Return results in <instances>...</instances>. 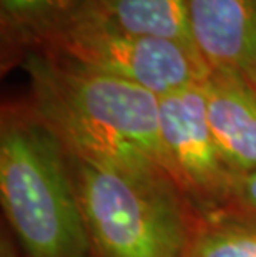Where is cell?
Listing matches in <instances>:
<instances>
[{"label":"cell","mask_w":256,"mask_h":257,"mask_svg":"<svg viewBox=\"0 0 256 257\" xmlns=\"http://www.w3.org/2000/svg\"><path fill=\"white\" fill-rule=\"evenodd\" d=\"M0 257H19V250L12 242V237L7 236V232L2 234V242H0Z\"/></svg>","instance_id":"obj_12"},{"label":"cell","mask_w":256,"mask_h":257,"mask_svg":"<svg viewBox=\"0 0 256 257\" xmlns=\"http://www.w3.org/2000/svg\"><path fill=\"white\" fill-rule=\"evenodd\" d=\"M187 257H256V222L225 211L197 217Z\"/></svg>","instance_id":"obj_10"},{"label":"cell","mask_w":256,"mask_h":257,"mask_svg":"<svg viewBox=\"0 0 256 257\" xmlns=\"http://www.w3.org/2000/svg\"><path fill=\"white\" fill-rule=\"evenodd\" d=\"M201 83L160 96L163 160L197 217L225 211L236 179L210 128Z\"/></svg>","instance_id":"obj_5"},{"label":"cell","mask_w":256,"mask_h":257,"mask_svg":"<svg viewBox=\"0 0 256 257\" xmlns=\"http://www.w3.org/2000/svg\"><path fill=\"white\" fill-rule=\"evenodd\" d=\"M0 198L27 257H94L67 151L29 100L2 108Z\"/></svg>","instance_id":"obj_2"},{"label":"cell","mask_w":256,"mask_h":257,"mask_svg":"<svg viewBox=\"0 0 256 257\" xmlns=\"http://www.w3.org/2000/svg\"><path fill=\"white\" fill-rule=\"evenodd\" d=\"M225 212L256 222V169L236 176Z\"/></svg>","instance_id":"obj_11"},{"label":"cell","mask_w":256,"mask_h":257,"mask_svg":"<svg viewBox=\"0 0 256 257\" xmlns=\"http://www.w3.org/2000/svg\"><path fill=\"white\" fill-rule=\"evenodd\" d=\"M87 0H0L4 60L24 58L58 27L75 19Z\"/></svg>","instance_id":"obj_9"},{"label":"cell","mask_w":256,"mask_h":257,"mask_svg":"<svg viewBox=\"0 0 256 257\" xmlns=\"http://www.w3.org/2000/svg\"><path fill=\"white\" fill-rule=\"evenodd\" d=\"M30 52L130 81L158 96L198 85L210 72L198 53L183 43L132 34L87 14L58 27Z\"/></svg>","instance_id":"obj_4"},{"label":"cell","mask_w":256,"mask_h":257,"mask_svg":"<svg viewBox=\"0 0 256 257\" xmlns=\"http://www.w3.org/2000/svg\"><path fill=\"white\" fill-rule=\"evenodd\" d=\"M80 14L132 34L178 42L195 50L187 0H87Z\"/></svg>","instance_id":"obj_8"},{"label":"cell","mask_w":256,"mask_h":257,"mask_svg":"<svg viewBox=\"0 0 256 257\" xmlns=\"http://www.w3.org/2000/svg\"><path fill=\"white\" fill-rule=\"evenodd\" d=\"M193 47L215 72L256 88V0H187Z\"/></svg>","instance_id":"obj_6"},{"label":"cell","mask_w":256,"mask_h":257,"mask_svg":"<svg viewBox=\"0 0 256 257\" xmlns=\"http://www.w3.org/2000/svg\"><path fill=\"white\" fill-rule=\"evenodd\" d=\"M210 128L235 176L256 169V88L238 75L210 70L203 80Z\"/></svg>","instance_id":"obj_7"},{"label":"cell","mask_w":256,"mask_h":257,"mask_svg":"<svg viewBox=\"0 0 256 257\" xmlns=\"http://www.w3.org/2000/svg\"><path fill=\"white\" fill-rule=\"evenodd\" d=\"M22 60L30 105L67 155L137 179L173 183L160 143V96L42 52Z\"/></svg>","instance_id":"obj_1"},{"label":"cell","mask_w":256,"mask_h":257,"mask_svg":"<svg viewBox=\"0 0 256 257\" xmlns=\"http://www.w3.org/2000/svg\"><path fill=\"white\" fill-rule=\"evenodd\" d=\"M67 156L95 257H187L197 216L175 184Z\"/></svg>","instance_id":"obj_3"}]
</instances>
